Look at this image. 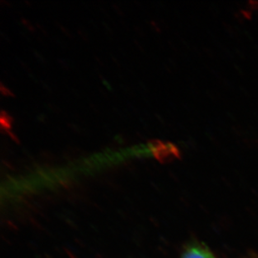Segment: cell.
Here are the masks:
<instances>
[{
	"label": "cell",
	"instance_id": "cell-1",
	"mask_svg": "<svg viewBox=\"0 0 258 258\" xmlns=\"http://www.w3.org/2000/svg\"><path fill=\"white\" fill-rule=\"evenodd\" d=\"M151 148L153 149V154L156 158L162 162L174 161L175 159L180 157V152L177 148L171 143L155 142Z\"/></svg>",
	"mask_w": 258,
	"mask_h": 258
},
{
	"label": "cell",
	"instance_id": "cell-2",
	"mask_svg": "<svg viewBox=\"0 0 258 258\" xmlns=\"http://www.w3.org/2000/svg\"><path fill=\"white\" fill-rule=\"evenodd\" d=\"M181 258H216L208 246L204 244H193L189 246Z\"/></svg>",
	"mask_w": 258,
	"mask_h": 258
}]
</instances>
